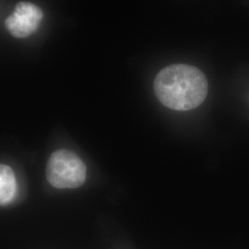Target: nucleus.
<instances>
[{"label": "nucleus", "instance_id": "obj_1", "mask_svg": "<svg viewBox=\"0 0 249 249\" xmlns=\"http://www.w3.org/2000/svg\"><path fill=\"white\" fill-rule=\"evenodd\" d=\"M204 73L187 64H174L161 70L154 80V91L164 107L188 111L199 107L208 94Z\"/></svg>", "mask_w": 249, "mask_h": 249}, {"label": "nucleus", "instance_id": "obj_2", "mask_svg": "<svg viewBox=\"0 0 249 249\" xmlns=\"http://www.w3.org/2000/svg\"><path fill=\"white\" fill-rule=\"evenodd\" d=\"M87 169L80 157L71 151L59 150L50 156L46 178L55 188H76L83 185Z\"/></svg>", "mask_w": 249, "mask_h": 249}, {"label": "nucleus", "instance_id": "obj_3", "mask_svg": "<svg viewBox=\"0 0 249 249\" xmlns=\"http://www.w3.org/2000/svg\"><path fill=\"white\" fill-rule=\"evenodd\" d=\"M42 9L33 3L20 2L12 14L6 18L5 25L9 33L17 38H25L36 33L43 19Z\"/></svg>", "mask_w": 249, "mask_h": 249}, {"label": "nucleus", "instance_id": "obj_4", "mask_svg": "<svg viewBox=\"0 0 249 249\" xmlns=\"http://www.w3.org/2000/svg\"><path fill=\"white\" fill-rule=\"evenodd\" d=\"M17 192V182L13 170L0 164V205H8L14 199Z\"/></svg>", "mask_w": 249, "mask_h": 249}]
</instances>
